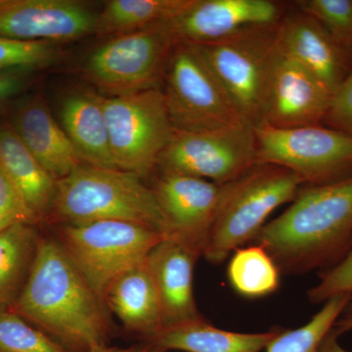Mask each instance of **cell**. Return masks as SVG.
Masks as SVG:
<instances>
[{"label": "cell", "mask_w": 352, "mask_h": 352, "mask_svg": "<svg viewBox=\"0 0 352 352\" xmlns=\"http://www.w3.org/2000/svg\"><path fill=\"white\" fill-rule=\"evenodd\" d=\"M8 309L69 352L105 346L112 332L105 302L55 238H41L31 273Z\"/></svg>", "instance_id": "obj_1"}, {"label": "cell", "mask_w": 352, "mask_h": 352, "mask_svg": "<svg viewBox=\"0 0 352 352\" xmlns=\"http://www.w3.org/2000/svg\"><path fill=\"white\" fill-rule=\"evenodd\" d=\"M286 274L321 271L352 248V175L326 184L303 185L291 206L252 241Z\"/></svg>", "instance_id": "obj_2"}, {"label": "cell", "mask_w": 352, "mask_h": 352, "mask_svg": "<svg viewBox=\"0 0 352 352\" xmlns=\"http://www.w3.org/2000/svg\"><path fill=\"white\" fill-rule=\"evenodd\" d=\"M61 224L120 220L168 235L153 188L135 173L80 164L58 180L50 214Z\"/></svg>", "instance_id": "obj_3"}, {"label": "cell", "mask_w": 352, "mask_h": 352, "mask_svg": "<svg viewBox=\"0 0 352 352\" xmlns=\"http://www.w3.org/2000/svg\"><path fill=\"white\" fill-rule=\"evenodd\" d=\"M302 180L293 171L254 164L233 182L221 185V196L204 256L212 264L226 261L252 242L277 208L295 199Z\"/></svg>", "instance_id": "obj_4"}, {"label": "cell", "mask_w": 352, "mask_h": 352, "mask_svg": "<svg viewBox=\"0 0 352 352\" xmlns=\"http://www.w3.org/2000/svg\"><path fill=\"white\" fill-rule=\"evenodd\" d=\"M166 236L132 222L97 220L60 224L55 239L104 302L111 284L144 261Z\"/></svg>", "instance_id": "obj_5"}, {"label": "cell", "mask_w": 352, "mask_h": 352, "mask_svg": "<svg viewBox=\"0 0 352 352\" xmlns=\"http://www.w3.org/2000/svg\"><path fill=\"white\" fill-rule=\"evenodd\" d=\"M164 80L162 91L175 131H210L250 124L193 44H175Z\"/></svg>", "instance_id": "obj_6"}, {"label": "cell", "mask_w": 352, "mask_h": 352, "mask_svg": "<svg viewBox=\"0 0 352 352\" xmlns=\"http://www.w3.org/2000/svg\"><path fill=\"white\" fill-rule=\"evenodd\" d=\"M277 25H252L214 43L193 44L242 117L254 127L261 120L276 50Z\"/></svg>", "instance_id": "obj_7"}, {"label": "cell", "mask_w": 352, "mask_h": 352, "mask_svg": "<svg viewBox=\"0 0 352 352\" xmlns=\"http://www.w3.org/2000/svg\"><path fill=\"white\" fill-rule=\"evenodd\" d=\"M168 23L113 36L88 58L87 80L111 97L160 88L176 43Z\"/></svg>", "instance_id": "obj_8"}, {"label": "cell", "mask_w": 352, "mask_h": 352, "mask_svg": "<svg viewBox=\"0 0 352 352\" xmlns=\"http://www.w3.org/2000/svg\"><path fill=\"white\" fill-rule=\"evenodd\" d=\"M103 107L116 168L149 175L175 131L161 88L103 97Z\"/></svg>", "instance_id": "obj_9"}, {"label": "cell", "mask_w": 352, "mask_h": 352, "mask_svg": "<svg viewBox=\"0 0 352 352\" xmlns=\"http://www.w3.org/2000/svg\"><path fill=\"white\" fill-rule=\"evenodd\" d=\"M256 163L293 171L305 185L352 175V138L323 124L293 129L256 127Z\"/></svg>", "instance_id": "obj_10"}, {"label": "cell", "mask_w": 352, "mask_h": 352, "mask_svg": "<svg viewBox=\"0 0 352 352\" xmlns=\"http://www.w3.org/2000/svg\"><path fill=\"white\" fill-rule=\"evenodd\" d=\"M256 162V127L251 124L210 131H173L160 156L162 173L224 185Z\"/></svg>", "instance_id": "obj_11"}, {"label": "cell", "mask_w": 352, "mask_h": 352, "mask_svg": "<svg viewBox=\"0 0 352 352\" xmlns=\"http://www.w3.org/2000/svg\"><path fill=\"white\" fill-rule=\"evenodd\" d=\"M331 98L325 85L280 50L276 41L258 126L283 129L322 124Z\"/></svg>", "instance_id": "obj_12"}, {"label": "cell", "mask_w": 352, "mask_h": 352, "mask_svg": "<svg viewBox=\"0 0 352 352\" xmlns=\"http://www.w3.org/2000/svg\"><path fill=\"white\" fill-rule=\"evenodd\" d=\"M98 14L72 0H0V36L24 41H73L96 32Z\"/></svg>", "instance_id": "obj_13"}, {"label": "cell", "mask_w": 352, "mask_h": 352, "mask_svg": "<svg viewBox=\"0 0 352 352\" xmlns=\"http://www.w3.org/2000/svg\"><path fill=\"white\" fill-rule=\"evenodd\" d=\"M168 227V235L207 249L221 196V185L194 176L162 173L153 187Z\"/></svg>", "instance_id": "obj_14"}, {"label": "cell", "mask_w": 352, "mask_h": 352, "mask_svg": "<svg viewBox=\"0 0 352 352\" xmlns=\"http://www.w3.org/2000/svg\"><path fill=\"white\" fill-rule=\"evenodd\" d=\"M283 16L282 6L271 0H194L168 24L176 43L204 44L252 25L277 24Z\"/></svg>", "instance_id": "obj_15"}, {"label": "cell", "mask_w": 352, "mask_h": 352, "mask_svg": "<svg viewBox=\"0 0 352 352\" xmlns=\"http://www.w3.org/2000/svg\"><path fill=\"white\" fill-rule=\"evenodd\" d=\"M278 47L318 78L331 94L352 69V53L340 45L315 18L298 10L278 23Z\"/></svg>", "instance_id": "obj_16"}, {"label": "cell", "mask_w": 352, "mask_h": 352, "mask_svg": "<svg viewBox=\"0 0 352 352\" xmlns=\"http://www.w3.org/2000/svg\"><path fill=\"white\" fill-rule=\"evenodd\" d=\"M200 251L175 236H166L147 256L163 314L164 328L204 318L197 307L193 272Z\"/></svg>", "instance_id": "obj_17"}, {"label": "cell", "mask_w": 352, "mask_h": 352, "mask_svg": "<svg viewBox=\"0 0 352 352\" xmlns=\"http://www.w3.org/2000/svg\"><path fill=\"white\" fill-rule=\"evenodd\" d=\"M7 120L21 140L56 182L82 164L61 124L38 95L11 102Z\"/></svg>", "instance_id": "obj_18"}, {"label": "cell", "mask_w": 352, "mask_h": 352, "mask_svg": "<svg viewBox=\"0 0 352 352\" xmlns=\"http://www.w3.org/2000/svg\"><path fill=\"white\" fill-rule=\"evenodd\" d=\"M106 307L124 327L149 340L164 328L163 314L147 258L120 275L109 287Z\"/></svg>", "instance_id": "obj_19"}, {"label": "cell", "mask_w": 352, "mask_h": 352, "mask_svg": "<svg viewBox=\"0 0 352 352\" xmlns=\"http://www.w3.org/2000/svg\"><path fill=\"white\" fill-rule=\"evenodd\" d=\"M0 166L36 222L50 214L56 180L25 147L9 122L1 120Z\"/></svg>", "instance_id": "obj_20"}, {"label": "cell", "mask_w": 352, "mask_h": 352, "mask_svg": "<svg viewBox=\"0 0 352 352\" xmlns=\"http://www.w3.org/2000/svg\"><path fill=\"white\" fill-rule=\"evenodd\" d=\"M61 126L80 161L99 168H117L111 152L103 96L76 92L62 102Z\"/></svg>", "instance_id": "obj_21"}, {"label": "cell", "mask_w": 352, "mask_h": 352, "mask_svg": "<svg viewBox=\"0 0 352 352\" xmlns=\"http://www.w3.org/2000/svg\"><path fill=\"white\" fill-rule=\"evenodd\" d=\"M282 329L263 333H237L221 330L204 318L168 326L149 340L166 351L261 352Z\"/></svg>", "instance_id": "obj_22"}, {"label": "cell", "mask_w": 352, "mask_h": 352, "mask_svg": "<svg viewBox=\"0 0 352 352\" xmlns=\"http://www.w3.org/2000/svg\"><path fill=\"white\" fill-rule=\"evenodd\" d=\"M32 226L15 223L0 230V310L17 300L31 273L41 241Z\"/></svg>", "instance_id": "obj_23"}, {"label": "cell", "mask_w": 352, "mask_h": 352, "mask_svg": "<svg viewBox=\"0 0 352 352\" xmlns=\"http://www.w3.org/2000/svg\"><path fill=\"white\" fill-rule=\"evenodd\" d=\"M194 0H111L98 15L97 34L120 36L168 22Z\"/></svg>", "instance_id": "obj_24"}, {"label": "cell", "mask_w": 352, "mask_h": 352, "mask_svg": "<svg viewBox=\"0 0 352 352\" xmlns=\"http://www.w3.org/2000/svg\"><path fill=\"white\" fill-rule=\"evenodd\" d=\"M277 264L261 245L240 248L228 264V279L233 289L247 298H261L274 293L280 285Z\"/></svg>", "instance_id": "obj_25"}, {"label": "cell", "mask_w": 352, "mask_h": 352, "mask_svg": "<svg viewBox=\"0 0 352 352\" xmlns=\"http://www.w3.org/2000/svg\"><path fill=\"white\" fill-rule=\"evenodd\" d=\"M351 296H336L324 303L321 309L302 327L278 333L265 352H319L322 344L346 311Z\"/></svg>", "instance_id": "obj_26"}, {"label": "cell", "mask_w": 352, "mask_h": 352, "mask_svg": "<svg viewBox=\"0 0 352 352\" xmlns=\"http://www.w3.org/2000/svg\"><path fill=\"white\" fill-rule=\"evenodd\" d=\"M0 352H69L9 309L0 310Z\"/></svg>", "instance_id": "obj_27"}, {"label": "cell", "mask_w": 352, "mask_h": 352, "mask_svg": "<svg viewBox=\"0 0 352 352\" xmlns=\"http://www.w3.org/2000/svg\"><path fill=\"white\" fill-rule=\"evenodd\" d=\"M59 51L45 41H17L0 36V72H30L54 63Z\"/></svg>", "instance_id": "obj_28"}, {"label": "cell", "mask_w": 352, "mask_h": 352, "mask_svg": "<svg viewBox=\"0 0 352 352\" xmlns=\"http://www.w3.org/2000/svg\"><path fill=\"white\" fill-rule=\"evenodd\" d=\"M296 6L320 22L340 45L352 53V0H302Z\"/></svg>", "instance_id": "obj_29"}, {"label": "cell", "mask_w": 352, "mask_h": 352, "mask_svg": "<svg viewBox=\"0 0 352 352\" xmlns=\"http://www.w3.org/2000/svg\"><path fill=\"white\" fill-rule=\"evenodd\" d=\"M307 295L314 305H324L336 296L351 295V302L342 315H352V248L339 263L321 271L320 280Z\"/></svg>", "instance_id": "obj_30"}, {"label": "cell", "mask_w": 352, "mask_h": 352, "mask_svg": "<svg viewBox=\"0 0 352 352\" xmlns=\"http://www.w3.org/2000/svg\"><path fill=\"white\" fill-rule=\"evenodd\" d=\"M15 223H36L17 190L0 166V230Z\"/></svg>", "instance_id": "obj_31"}, {"label": "cell", "mask_w": 352, "mask_h": 352, "mask_svg": "<svg viewBox=\"0 0 352 352\" xmlns=\"http://www.w3.org/2000/svg\"><path fill=\"white\" fill-rule=\"evenodd\" d=\"M323 124L352 138V69L332 94Z\"/></svg>", "instance_id": "obj_32"}, {"label": "cell", "mask_w": 352, "mask_h": 352, "mask_svg": "<svg viewBox=\"0 0 352 352\" xmlns=\"http://www.w3.org/2000/svg\"><path fill=\"white\" fill-rule=\"evenodd\" d=\"M30 72H0V110L8 106L14 98L29 87L31 83Z\"/></svg>", "instance_id": "obj_33"}, {"label": "cell", "mask_w": 352, "mask_h": 352, "mask_svg": "<svg viewBox=\"0 0 352 352\" xmlns=\"http://www.w3.org/2000/svg\"><path fill=\"white\" fill-rule=\"evenodd\" d=\"M88 352H168L161 347L155 346L151 342H143V344H138V346L129 347H117L109 346L108 344L95 347Z\"/></svg>", "instance_id": "obj_34"}, {"label": "cell", "mask_w": 352, "mask_h": 352, "mask_svg": "<svg viewBox=\"0 0 352 352\" xmlns=\"http://www.w3.org/2000/svg\"><path fill=\"white\" fill-rule=\"evenodd\" d=\"M340 333L333 328L331 332L328 333L327 337L324 340L322 344L320 351L319 352H351L346 351L340 344Z\"/></svg>", "instance_id": "obj_35"}, {"label": "cell", "mask_w": 352, "mask_h": 352, "mask_svg": "<svg viewBox=\"0 0 352 352\" xmlns=\"http://www.w3.org/2000/svg\"><path fill=\"white\" fill-rule=\"evenodd\" d=\"M335 330L340 335L352 330V315H342L335 325Z\"/></svg>", "instance_id": "obj_36"}]
</instances>
